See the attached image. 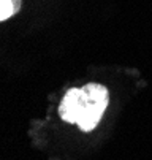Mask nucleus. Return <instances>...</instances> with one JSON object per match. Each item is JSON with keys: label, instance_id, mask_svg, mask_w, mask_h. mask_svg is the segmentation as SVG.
Masks as SVG:
<instances>
[{"label": "nucleus", "instance_id": "nucleus-1", "mask_svg": "<svg viewBox=\"0 0 152 160\" xmlns=\"http://www.w3.org/2000/svg\"><path fill=\"white\" fill-rule=\"evenodd\" d=\"M106 106V87L91 82L81 89H70L59 106V112L65 122L76 124L82 132H91L98 125Z\"/></svg>", "mask_w": 152, "mask_h": 160}, {"label": "nucleus", "instance_id": "nucleus-2", "mask_svg": "<svg viewBox=\"0 0 152 160\" xmlns=\"http://www.w3.org/2000/svg\"><path fill=\"white\" fill-rule=\"evenodd\" d=\"M13 14H14V8L11 0H0V21H5Z\"/></svg>", "mask_w": 152, "mask_h": 160}, {"label": "nucleus", "instance_id": "nucleus-3", "mask_svg": "<svg viewBox=\"0 0 152 160\" xmlns=\"http://www.w3.org/2000/svg\"><path fill=\"white\" fill-rule=\"evenodd\" d=\"M13 2V8H14V13H17L21 10V0H11Z\"/></svg>", "mask_w": 152, "mask_h": 160}]
</instances>
